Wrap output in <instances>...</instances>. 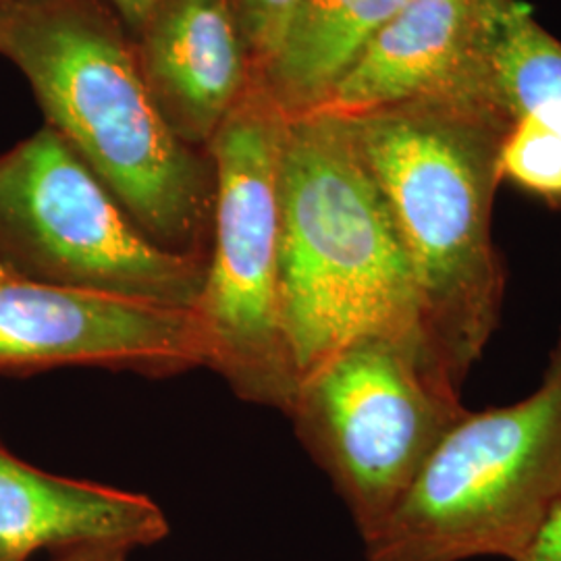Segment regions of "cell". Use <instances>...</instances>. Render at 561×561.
Wrapping results in <instances>:
<instances>
[{
    "mask_svg": "<svg viewBox=\"0 0 561 561\" xmlns=\"http://www.w3.org/2000/svg\"><path fill=\"white\" fill-rule=\"evenodd\" d=\"M106 368L152 379L206 368L192 308L25 279L0 268V375Z\"/></svg>",
    "mask_w": 561,
    "mask_h": 561,
    "instance_id": "8",
    "label": "cell"
},
{
    "mask_svg": "<svg viewBox=\"0 0 561 561\" xmlns=\"http://www.w3.org/2000/svg\"><path fill=\"white\" fill-rule=\"evenodd\" d=\"M345 123L400 233L426 335L461 387L502 317L491 208L510 123L472 102H419Z\"/></svg>",
    "mask_w": 561,
    "mask_h": 561,
    "instance_id": "1",
    "label": "cell"
},
{
    "mask_svg": "<svg viewBox=\"0 0 561 561\" xmlns=\"http://www.w3.org/2000/svg\"><path fill=\"white\" fill-rule=\"evenodd\" d=\"M146 62L187 138H213L243 85L231 0H169L150 20Z\"/></svg>",
    "mask_w": 561,
    "mask_h": 561,
    "instance_id": "11",
    "label": "cell"
},
{
    "mask_svg": "<svg viewBox=\"0 0 561 561\" xmlns=\"http://www.w3.org/2000/svg\"><path fill=\"white\" fill-rule=\"evenodd\" d=\"M241 20L254 55L268 67L296 18L300 0H240Z\"/></svg>",
    "mask_w": 561,
    "mask_h": 561,
    "instance_id": "14",
    "label": "cell"
},
{
    "mask_svg": "<svg viewBox=\"0 0 561 561\" xmlns=\"http://www.w3.org/2000/svg\"><path fill=\"white\" fill-rule=\"evenodd\" d=\"M275 102L236 104L210 138L213 250L194 314L206 368L243 401L289 412L300 379L283 327L279 159Z\"/></svg>",
    "mask_w": 561,
    "mask_h": 561,
    "instance_id": "5",
    "label": "cell"
},
{
    "mask_svg": "<svg viewBox=\"0 0 561 561\" xmlns=\"http://www.w3.org/2000/svg\"><path fill=\"white\" fill-rule=\"evenodd\" d=\"M560 502L561 335L533 396L443 435L366 561L516 560Z\"/></svg>",
    "mask_w": 561,
    "mask_h": 561,
    "instance_id": "4",
    "label": "cell"
},
{
    "mask_svg": "<svg viewBox=\"0 0 561 561\" xmlns=\"http://www.w3.org/2000/svg\"><path fill=\"white\" fill-rule=\"evenodd\" d=\"M477 83L479 0H405L304 115L352 121L419 102L479 104Z\"/></svg>",
    "mask_w": 561,
    "mask_h": 561,
    "instance_id": "9",
    "label": "cell"
},
{
    "mask_svg": "<svg viewBox=\"0 0 561 561\" xmlns=\"http://www.w3.org/2000/svg\"><path fill=\"white\" fill-rule=\"evenodd\" d=\"M0 268L25 279L194 308L206 261L150 240L48 125L0 154Z\"/></svg>",
    "mask_w": 561,
    "mask_h": 561,
    "instance_id": "7",
    "label": "cell"
},
{
    "mask_svg": "<svg viewBox=\"0 0 561 561\" xmlns=\"http://www.w3.org/2000/svg\"><path fill=\"white\" fill-rule=\"evenodd\" d=\"M512 561H561V502L553 507L537 537Z\"/></svg>",
    "mask_w": 561,
    "mask_h": 561,
    "instance_id": "15",
    "label": "cell"
},
{
    "mask_svg": "<svg viewBox=\"0 0 561 561\" xmlns=\"http://www.w3.org/2000/svg\"><path fill=\"white\" fill-rule=\"evenodd\" d=\"M279 201L283 327L300 382L364 337L431 343L400 233L345 121L285 117Z\"/></svg>",
    "mask_w": 561,
    "mask_h": 561,
    "instance_id": "3",
    "label": "cell"
},
{
    "mask_svg": "<svg viewBox=\"0 0 561 561\" xmlns=\"http://www.w3.org/2000/svg\"><path fill=\"white\" fill-rule=\"evenodd\" d=\"M129 551L117 547H90L59 553L55 561H127Z\"/></svg>",
    "mask_w": 561,
    "mask_h": 561,
    "instance_id": "17",
    "label": "cell"
},
{
    "mask_svg": "<svg viewBox=\"0 0 561 561\" xmlns=\"http://www.w3.org/2000/svg\"><path fill=\"white\" fill-rule=\"evenodd\" d=\"M0 2H4V0H0Z\"/></svg>",
    "mask_w": 561,
    "mask_h": 561,
    "instance_id": "18",
    "label": "cell"
},
{
    "mask_svg": "<svg viewBox=\"0 0 561 561\" xmlns=\"http://www.w3.org/2000/svg\"><path fill=\"white\" fill-rule=\"evenodd\" d=\"M169 520L148 495L48 474L0 443V561H30L42 549L117 547L164 541Z\"/></svg>",
    "mask_w": 561,
    "mask_h": 561,
    "instance_id": "10",
    "label": "cell"
},
{
    "mask_svg": "<svg viewBox=\"0 0 561 561\" xmlns=\"http://www.w3.org/2000/svg\"><path fill=\"white\" fill-rule=\"evenodd\" d=\"M477 94L510 125L535 121L561 140V44L520 0H479Z\"/></svg>",
    "mask_w": 561,
    "mask_h": 561,
    "instance_id": "12",
    "label": "cell"
},
{
    "mask_svg": "<svg viewBox=\"0 0 561 561\" xmlns=\"http://www.w3.org/2000/svg\"><path fill=\"white\" fill-rule=\"evenodd\" d=\"M0 55L131 221L162 248L206 261L201 241L213 221L215 173L162 117L117 34L76 0H4Z\"/></svg>",
    "mask_w": 561,
    "mask_h": 561,
    "instance_id": "2",
    "label": "cell"
},
{
    "mask_svg": "<svg viewBox=\"0 0 561 561\" xmlns=\"http://www.w3.org/2000/svg\"><path fill=\"white\" fill-rule=\"evenodd\" d=\"M405 0H300L296 18L266 67L271 99L285 117L317 108L364 46Z\"/></svg>",
    "mask_w": 561,
    "mask_h": 561,
    "instance_id": "13",
    "label": "cell"
},
{
    "mask_svg": "<svg viewBox=\"0 0 561 561\" xmlns=\"http://www.w3.org/2000/svg\"><path fill=\"white\" fill-rule=\"evenodd\" d=\"M466 414L428 341L364 337L298 387L287 412L370 541L443 435Z\"/></svg>",
    "mask_w": 561,
    "mask_h": 561,
    "instance_id": "6",
    "label": "cell"
},
{
    "mask_svg": "<svg viewBox=\"0 0 561 561\" xmlns=\"http://www.w3.org/2000/svg\"><path fill=\"white\" fill-rule=\"evenodd\" d=\"M115 9L134 27H144L154 18L164 0H111Z\"/></svg>",
    "mask_w": 561,
    "mask_h": 561,
    "instance_id": "16",
    "label": "cell"
}]
</instances>
